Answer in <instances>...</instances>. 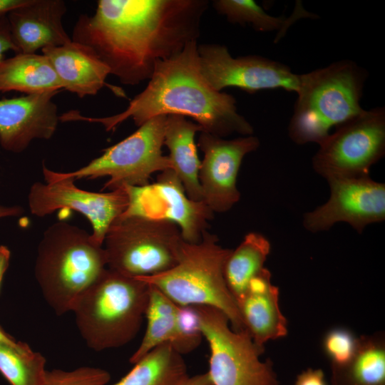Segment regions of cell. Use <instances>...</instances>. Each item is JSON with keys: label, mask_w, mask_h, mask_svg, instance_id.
Returning a JSON list of instances; mask_svg holds the SVG:
<instances>
[{"label": "cell", "mask_w": 385, "mask_h": 385, "mask_svg": "<svg viewBox=\"0 0 385 385\" xmlns=\"http://www.w3.org/2000/svg\"><path fill=\"white\" fill-rule=\"evenodd\" d=\"M207 0H98L71 37L125 85L149 80L156 64L197 41Z\"/></svg>", "instance_id": "6da1fadb"}, {"label": "cell", "mask_w": 385, "mask_h": 385, "mask_svg": "<svg viewBox=\"0 0 385 385\" xmlns=\"http://www.w3.org/2000/svg\"><path fill=\"white\" fill-rule=\"evenodd\" d=\"M197 46V41H191L177 55L159 61L145 88L124 111L92 118L70 111L64 113L63 120L98 123L108 131L129 118L139 127L157 115H179L192 118L203 132L220 138L252 135L253 127L238 113L235 97L216 91L203 76Z\"/></svg>", "instance_id": "7a4b0ae2"}, {"label": "cell", "mask_w": 385, "mask_h": 385, "mask_svg": "<svg viewBox=\"0 0 385 385\" xmlns=\"http://www.w3.org/2000/svg\"><path fill=\"white\" fill-rule=\"evenodd\" d=\"M106 268L103 245L85 230L60 221L43 234L34 275L46 302L61 316L72 311L78 297Z\"/></svg>", "instance_id": "3957f363"}, {"label": "cell", "mask_w": 385, "mask_h": 385, "mask_svg": "<svg viewBox=\"0 0 385 385\" xmlns=\"http://www.w3.org/2000/svg\"><path fill=\"white\" fill-rule=\"evenodd\" d=\"M367 71L351 60H340L299 75L288 134L298 145L319 144L337 128L360 114Z\"/></svg>", "instance_id": "277c9868"}, {"label": "cell", "mask_w": 385, "mask_h": 385, "mask_svg": "<svg viewBox=\"0 0 385 385\" xmlns=\"http://www.w3.org/2000/svg\"><path fill=\"white\" fill-rule=\"evenodd\" d=\"M150 285L106 268L78 297L72 312L91 349L101 351L131 342L141 327Z\"/></svg>", "instance_id": "5b68a950"}, {"label": "cell", "mask_w": 385, "mask_h": 385, "mask_svg": "<svg viewBox=\"0 0 385 385\" xmlns=\"http://www.w3.org/2000/svg\"><path fill=\"white\" fill-rule=\"evenodd\" d=\"M232 250L218 244L215 235L205 232L198 243H181L177 264L170 270L138 279L158 288L178 306H209L222 311L235 332L246 330L236 301L224 277Z\"/></svg>", "instance_id": "8992f818"}, {"label": "cell", "mask_w": 385, "mask_h": 385, "mask_svg": "<svg viewBox=\"0 0 385 385\" xmlns=\"http://www.w3.org/2000/svg\"><path fill=\"white\" fill-rule=\"evenodd\" d=\"M183 240L171 221L121 215L103 241L107 268L135 278L165 272L177 264Z\"/></svg>", "instance_id": "52a82bcc"}, {"label": "cell", "mask_w": 385, "mask_h": 385, "mask_svg": "<svg viewBox=\"0 0 385 385\" xmlns=\"http://www.w3.org/2000/svg\"><path fill=\"white\" fill-rule=\"evenodd\" d=\"M166 118V115L151 118L131 135L104 149L101 155L76 170L55 172L43 164L46 182L63 178L76 180L108 176L103 189L110 190L149 184L153 173L173 170L168 155H163L162 151Z\"/></svg>", "instance_id": "ba28073f"}, {"label": "cell", "mask_w": 385, "mask_h": 385, "mask_svg": "<svg viewBox=\"0 0 385 385\" xmlns=\"http://www.w3.org/2000/svg\"><path fill=\"white\" fill-rule=\"evenodd\" d=\"M202 337L210 348L207 372L212 385H279L270 359L262 362L264 346L247 331L235 332L220 309L195 306Z\"/></svg>", "instance_id": "9c48e42d"}, {"label": "cell", "mask_w": 385, "mask_h": 385, "mask_svg": "<svg viewBox=\"0 0 385 385\" xmlns=\"http://www.w3.org/2000/svg\"><path fill=\"white\" fill-rule=\"evenodd\" d=\"M319 145L312 168L327 180L369 175L385 154V108L364 110Z\"/></svg>", "instance_id": "30bf717a"}, {"label": "cell", "mask_w": 385, "mask_h": 385, "mask_svg": "<svg viewBox=\"0 0 385 385\" xmlns=\"http://www.w3.org/2000/svg\"><path fill=\"white\" fill-rule=\"evenodd\" d=\"M201 72L217 91L235 87L250 93L282 88L297 93L299 75L280 62L257 55L234 58L218 43L198 44Z\"/></svg>", "instance_id": "8fae6325"}, {"label": "cell", "mask_w": 385, "mask_h": 385, "mask_svg": "<svg viewBox=\"0 0 385 385\" xmlns=\"http://www.w3.org/2000/svg\"><path fill=\"white\" fill-rule=\"evenodd\" d=\"M124 188L129 204L123 215L169 220L178 226L185 242L201 241L213 212L203 201H195L187 196L182 182L173 170L160 172L152 184Z\"/></svg>", "instance_id": "7c38bea8"}, {"label": "cell", "mask_w": 385, "mask_h": 385, "mask_svg": "<svg viewBox=\"0 0 385 385\" xmlns=\"http://www.w3.org/2000/svg\"><path fill=\"white\" fill-rule=\"evenodd\" d=\"M326 202L303 215L302 225L312 233L327 231L346 222L358 233L370 224L385 220V184L369 175L331 178Z\"/></svg>", "instance_id": "4fadbf2b"}, {"label": "cell", "mask_w": 385, "mask_h": 385, "mask_svg": "<svg viewBox=\"0 0 385 385\" xmlns=\"http://www.w3.org/2000/svg\"><path fill=\"white\" fill-rule=\"evenodd\" d=\"M74 181L63 178L34 183L28 195L30 211L38 217L59 209L78 212L90 221L93 240L103 245L109 227L128 208V192L124 187L107 192H91L78 188Z\"/></svg>", "instance_id": "5bb4252c"}, {"label": "cell", "mask_w": 385, "mask_h": 385, "mask_svg": "<svg viewBox=\"0 0 385 385\" xmlns=\"http://www.w3.org/2000/svg\"><path fill=\"white\" fill-rule=\"evenodd\" d=\"M197 145L204 155L198 174L202 201L212 212H226L240 198L237 178L242 160L260 140L252 135L227 140L202 131Z\"/></svg>", "instance_id": "9a60e30c"}, {"label": "cell", "mask_w": 385, "mask_h": 385, "mask_svg": "<svg viewBox=\"0 0 385 385\" xmlns=\"http://www.w3.org/2000/svg\"><path fill=\"white\" fill-rule=\"evenodd\" d=\"M60 91L0 99V145L21 153L34 139H50L59 120L52 98Z\"/></svg>", "instance_id": "2e32d148"}, {"label": "cell", "mask_w": 385, "mask_h": 385, "mask_svg": "<svg viewBox=\"0 0 385 385\" xmlns=\"http://www.w3.org/2000/svg\"><path fill=\"white\" fill-rule=\"evenodd\" d=\"M66 9L63 0H31L10 11L7 19L18 53H36L38 49L71 42L62 24Z\"/></svg>", "instance_id": "e0dca14e"}, {"label": "cell", "mask_w": 385, "mask_h": 385, "mask_svg": "<svg viewBox=\"0 0 385 385\" xmlns=\"http://www.w3.org/2000/svg\"><path fill=\"white\" fill-rule=\"evenodd\" d=\"M236 303L245 327L256 344L264 346L268 340L287 335V320L279 306V289L272 284L267 268L251 279Z\"/></svg>", "instance_id": "ac0fdd59"}, {"label": "cell", "mask_w": 385, "mask_h": 385, "mask_svg": "<svg viewBox=\"0 0 385 385\" xmlns=\"http://www.w3.org/2000/svg\"><path fill=\"white\" fill-rule=\"evenodd\" d=\"M41 52L51 62L63 89L79 98L95 96L106 85L108 68L86 46L71 41L46 47Z\"/></svg>", "instance_id": "d6986e66"}, {"label": "cell", "mask_w": 385, "mask_h": 385, "mask_svg": "<svg viewBox=\"0 0 385 385\" xmlns=\"http://www.w3.org/2000/svg\"><path fill=\"white\" fill-rule=\"evenodd\" d=\"M200 125L179 115H168L163 145L169 150L173 170L180 178L187 196L202 201L198 178L201 161L199 159L195 137L202 132Z\"/></svg>", "instance_id": "ffe728a7"}, {"label": "cell", "mask_w": 385, "mask_h": 385, "mask_svg": "<svg viewBox=\"0 0 385 385\" xmlns=\"http://www.w3.org/2000/svg\"><path fill=\"white\" fill-rule=\"evenodd\" d=\"M61 89L63 83L43 54L20 53L0 63V92L28 95Z\"/></svg>", "instance_id": "44dd1931"}, {"label": "cell", "mask_w": 385, "mask_h": 385, "mask_svg": "<svg viewBox=\"0 0 385 385\" xmlns=\"http://www.w3.org/2000/svg\"><path fill=\"white\" fill-rule=\"evenodd\" d=\"M149 285L145 314L147 326L140 344L129 359L133 364L154 348L165 343L170 344L180 354L182 334L178 318L179 306L158 288Z\"/></svg>", "instance_id": "7402d4cb"}, {"label": "cell", "mask_w": 385, "mask_h": 385, "mask_svg": "<svg viewBox=\"0 0 385 385\" xmlns=\"http://www.w3.org/2000/svg\"><path fill=\"white\" fill-rule=\"evenodd\" d=\"M332 385H385V342L382 334L361 336L352 358L332 366Z\"/></svg>", "instance_id": "603a6c76"}, {"label": "cell", "mask_w": 385, "mask_h": 385, "mask_svg": "<svg viewBox=\"0 0 385 385\" xmlns=\"http://www.w3.org/2000/svg\"><path fill=\"white\" fill-rule=\"evenodd\" d=\"M188 376L183 355L165 343L148 352L112 385H178Z\"/></svg>", "instance_id": "cb8c5ba5"}, {"label": "cell", "mask_w": 385, "mask_h": 385, "mask_svg": "<svg viewBox=\"0 0 385 385\" xmlns=\"http://www.w3.org/2000/svg\"><path fill=\"white\" fill-rule=\"evenodd\" d=\"M270 241L262 234L247 233L236 249L232 250L224 266L227 288L237 301L264 267L270 252Z\"/></svg>", "instance_id": "d4e9b609"}, {"label": "cell", "mask_w": 385, "mask_h": 385, "mask_svg": "<svg viewBox=\"0 0 385 385\" xmlns=\"http://www.w3.org/2000/svg\"><path fill=\"white\" fill-rule=\"evenodd\" d=\"M212 5L219 14L224 16L232 24L242 26L247 24L257 31H278L276 41L283 37L287 30L297 19L304 17L318 18L302 6H297L288 17L274 16L266 13L253 0H214Z\"/></svg>", "instance_id": "484cf974"}, {"label": "cell", "mask_w": 385, "mask_h": 385, "mask_svg": "<svg viewBox=\"0 0 385 385\" xmlns=\"http://www.w3.org/2000/svg\"><path fill=\"white\" fill-rule=\"evenodd\" d=\"M46 358L21 341H0V373L11 385H42Z\"/></svg>", "instance_id": "4316f807"}, {"label": "cell", "mask_w": 385, "mask_h": 385, "mask_svg": "<svg viewBox=\"0 0 385 385\" xmlns=\"http://www.w3.org/2000/svg\"><path fill=\"white\" fill-rule=\"evenodd\" d=\"M111 379L105 369L81 366L73 370H46L42 385H106Z\"/></svg>", "instance_id": "83f0119b"}, {"label": "cell", "mask_w": 385, "mask_h": 385, "mask_svg": "<svg viewBox=\"0 0 385 385\" xmlns=\"http://www.w3.org/2000/svg\"><path fill=\"white\" fill-rule=\"evenodd\" d=\"M358 338L349 330L336 328L324 337L323 347L331 360V365L342 366L354 356L357 348Z\"/></svg>", "instance_id": "f1b7e54d"}, {"label": "cell", "mask_w": 385, "mask_h": 385, "mask_svg": "<svg viewBox=\"0 0 385 385\" xmlns=\"http://www.w3.org/2000/svg\"><path fill=\"white\" fill-rule=\"evenodd\" d=\"M7 51L19 53L11 37L6 15L0 17V63L4 59V53Z\"/></svg>", "instance_id": "f546056e"}, {"label": "cell", "mask_w": 385, "mask_h": 385, "mask_svg": "<svg viewBox=\"0 0 385 385\" xmlns=\"http://www.w3.org/2000/svg\"><path fill=\"white\" fill-rule=\"evenodd\" d=\"M294 385H327L321 369H308L297 376Z\"/></svg>", "instance_id": "4dcf8cb0"}, {"label": "cell", "mask_w": 385, "mask_h": 385, "mask_svg": "<svg viewBox=\"0 0 385 385\" xmlns=\"http://www.w3.org/2000/svg\"><path fill=\"white\" fill-rule=\"evenodd\" d=\"M31 0H0V17L10 11L28 4Z\"/></svg>", "instance_id": "1f68e13d"}, {"label": "cell", "mask_w": 385, "mask_h": 385, "mask_svg": "<svg viewBox=\"0 0 385 385\" xmlns=\"http://www.w3.org/2000/svg\"><path fill=\"white\" fill-rule=\"evenodd\" d=\"M178 385H212L207 373L188 376Z\"/></svg>", "instance_id": "d6a6232c"}, {"label": "cell", "mask_w": 385, "mask_h": 385, "mask_svg": "<svg viewBox=\"0 0 385 385\" xmlns=\"http://www.w3.org/2000/svg\"><path fill=\"white\" fill-rule=\"evenodd\" d=\"M11 257V252L5 245H0V287L4 274L7 270Z\"/></svg>", "instance_id": "836d02e7"}, {"label": "cell", "mask_w": 385, "mask_h": 385, "mask_svg": "<svg viewBox=\"0 0 385 385\" xmlns=\"http://www.w3.org/2000/svg\"><path fill=\"white\" fill-rule=\"evenodd\" d=\"M23 212L21 207L0 205V218L19 216Z\"/></svg>", "instance_id": "e575fe53"}, {"label": "cell", "mask_w": 385, "mask_h": 385, "mask_svg": "<svg viewBox=\"0 0 385 385\" xmlns=\"http://www.w3.org/2000/svg\"><path fill=\"white\" fill-rule=\"evenodd\" d=\"M0 341L6 342H12L16 341V339L12 337L11 335L7 334L1 327H0Z\"/></svg>", "instance_id": "d590c367"}]
</instances>
